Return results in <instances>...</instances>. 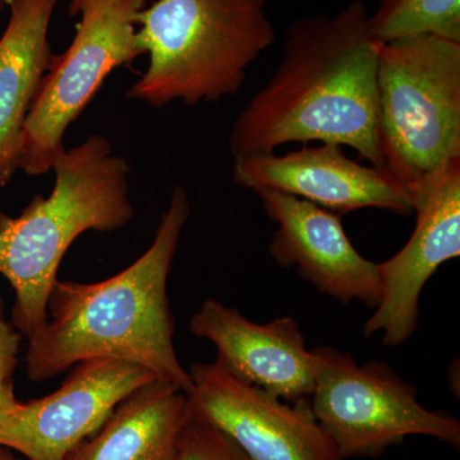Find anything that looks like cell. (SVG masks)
Listing matches in <instances>:
<instances>
[{"instance_id":"cell-1","label":"cell","mask_w":460,"mask_h":460,"mask_svg":"<svg viewBox=\"0 0 460 460\" xmlns=\"http://www.w3.org/2000/svg\"><path fill=\"white\" fill-rule=\"evenodd\" d=\"M380 48L363 0L334 14L296 18L284 36L279 66L233 124L232 155L323 142L354 148L385 169L378 137Z\"/></svg>"},{"instance_id":"cell-2","label":"cell","mask_w":460,"mask_h":460,"mask_svg":"<svg viewBox=\"0 0 460 460\" xmlns=\"http://www.w3.org/2000/svg\"><path fill=\"white\" fill-rule=\"evenodd\" d=\"M190 213L189 193L178 184L140 259L98 283L57 280L47 321L27 345L30 380L40 383L77 363L111 358L140 366L190 394L192 378L172 343L168 296L169 274Z\"/></svg>"},{"instance_id":"cell-3","label":"cell","mask_w":460,"mask_h":460,"mask_svg":"<svg viewBox=\"0 0 460 460\" xmlns=\"http://www.w3.org/2000/svg\"><path fill=\"white\" fill-rule=\"evenodd\" d=\"M51 171L48 198L35 196L18 217L0 211V274L14 290L11 323L27 341L47 321L60 262L75 239L87 230L124 228L135 217L131 166L102 136L63 151Z\"/></svg>"},{"instance_id":"cell-4","label":"cell","mask_w":460,"mask_h":460,"mask_svg":"<svg viewBox=\"0 0 460 460\" xmlns=\"http://www.w3.org/2000/svg\"><path fill=\"white\" fill-rule=\"evenodd\" d=\"M137 23L148 66L127 98L154 108L237 95L250 66L277 40L266 0H156Z\"/></svg>"},{"instance_id":"cell-5","label":"cell","mask_w":460,"mask_h":460,"mask_svg":"<svg viewBox=\"0 0 460 460\" xmlns=\"http://www.w3.org/2000/svg\"><path fill=\"white\" fill-rule=\"evenodd\" d=\"M377 104L384 165L413 190L460 157V42L422 35L381 44Z\"/></svg>"},{"instance_id":"cell-6","label":"cell","mask_w":460,"mask_h":460,"mask_svg":"<svg viewBox=\"0 0 460 460\" xmlns=\"http://www.w3.org/2000/svg\"><path fill=\"white\" fill-rule=\"evenodd\" d=\"M147 0H71L69 16L80 17L74 40L54 56L21 135L20 171L47 174L65 147L68 127L107 75L144 56L137 40L138 16Z\"/></svg>"},{"instance_id":"cell-7","label":"cell","mask_w":460,"mask_h":460,"mask_svg":"<svg viewBox=\"0 0 460 460\" xmlns=\"http://www.w3.org/2000/svg\"><path fill=\"white\" fill-rule=\"evenodd\" d=\"M313 352L311 410L341 458H377L408 436H428L459 449V420L423 407L416 387L385 363L359 366L334 348Z\"/></svg>"},{"instance_id":"cell-8","label":"cell","mask_w":460,"mask_h":460,"mask_svg":"<svg viewBox=\"0 0 460 460\" xmlns=\"http://www.w3.org/2000/svg\"><path fill=\"white\" fill-rule=\"evenodd\" d=\"M190 375V410L247 460H344L314 416L310 399L281 401L242 383L217 361L196 363Z\"/></svg>"},{"instance_id":"cell-9","label":"cell","mask_w":460,"mask_h":460,"mask_svg":"<svg viewBox=\"0 0 460 460\" xmlns=\"http://www.w3.org/2000/svg\"><path fill=\"white\" fill-rule=\"evenodd\" d=\"M410 192L416 226L398 253L377 263L380 304L363 326L365 338L381 332L383 344L392 348L416 332L423 287L460 255V157Z\"/></svg>"},{"instance_id":"cell-10","label":"cell","mask_w":460,"mask_h":460,"mask_svg":"<svg viewBox=\"0 0 460 460\" xmlns=\"http://www.w3.org/2000/svg\"><path fill=\"white\" fill-rule=\"evenodd\" d=\"M154 378L150 371L119 359L77 363L56 392L22 402L0 420V447L27 460H66L124 398Z\"/></svg>"},{"instance_id":"cell-11","label":"cell","mask_w":460,"mask_h":460,"mask_svg":"<svg viewBox=\"0 0 460 460\" xmlns=\"http://www.w3.org/2000/svg\"><path fill=\"white\" fill-rule=\"evenodd\" d=\"M233 180L243 189L278 190L338 215L361 208L413 213L411 192L398 178L386 169L354 162L339 145L239 157Z\"/></svg>"},{"instance_id":"cell-12","label":"cell","mask_w":460,"mask_h":460,"mask_svg":"<svg viewBox=\"0 0 460 460\" xmlns=\"http://www.w3.org/2000/svg\"><path fill=\"white\" fill-rule=\"evenodd\" d=\"M263 210L278 224L269 252L281 268H296L323 295L341 304L376 308L381 299L377 263L353 246L341 215L278 190H256Z\"/></svg>"},{"instance_id":"cell-13","label":"cell","mask_w":460,"mask_h":460,"mask_svg":"<svg viewBox=\"0 0 460 460\" xmlns=\"http://www.w3.org/2000/svg\"><path fill=\"white\" fill-rule=\"evenodd\" d=\"M195 337L211 341L217 361L247 385L284 402L310 399L316 359L293 317L256 323L217 299H206L190 320Z\"/></svg>"},{"instance_id":"cell-14","label":"cell","mask_w":460,"mask_h":460,"mask_svg":"<svg viewBox=\"0 0 460 460\" xmlns=\"http://www.w3.org/2000/svg\"><path fill=\"white\" fill-rule=\"evenodd\" d=\"M7 27L0 38V187L20 171L21 135L53 63L51 17L60 0H2Z\"/></svg>"},{"instance_id":"cell-15","label":"cell","mask_w":460,"mask_h":460,"mask_svg":"<svg viewBox=\"0 0 460 460\" xmlns=\"http://www.w3.org/2000/svg\"><path fill=\"white\" fill-rule=\"evenodd\" d=\"M189 396L154 378L136 389L66 460H177Z\"/></svg>"},{"instance_id":"cell-16","label":"cell","mask_w":460,"mask_h":460,"mask_svg":"<svg viewBox=\"0 0 460 460\" xmlns=\"http://www.w3.org/2000/svg\"><path fill=\"white\" fill-rule=\"evenodd\" d=\"M370 29L381 44L422 35L460 42V0H380Z\"/></svg>"},{"instance_id":"cell-17","label":"cell","mask_w":460,"mask_h":460,"mask_svg":"<svg viewBox=\"0 0 460 460\" xmlns=\"http://www.w3.org/2000/svg\"><path fill=\"white\" fill-rule=\"evenodd\" d=\"M177 460H247L226 435L192 411L181 428Z\"/></svg>"},{"instance_id":"cell-18","label":"cell","mask_w":460,"mask_h":460,"mask_svg":"<svg viewBox=\"0 0 460 460\" xmlns=\"http://www.w3.org/2000/svg\"><path fill=\"white\" fill-rule=\"evenodd\" d=\"M22 335L5 316L4 302L0 298V383L13 384L18 352Z\"/></svg>"},{"instance_id":"cell-19","label":"cell","mask_w":460,"mask_h":460,"mask_svg":"<svg viewBox=\"0 0 460 460\" xmlns=\"http://www.w3.org/2000/svg\"><path fill=\"white\" fill-rule=\"evenodd\" d=\"M22 402L18 401L13 384L0 383V420L16 411Z\"/></svg>"},{"instance_id":"cell-20","label":"cell","mask_w":460,"mask_h":460,"mask_svg":"<svg viewBox=\"0 0 460 460\" xmlns=\"http://www.w3.org/2000/svg\"><path fill=\"white\" fill-rule=\"evenodd\" d=\"M0 460H23L18 458L14 452H12L11 449H7V447H0Z\"/></svg>"}]
</instances>
